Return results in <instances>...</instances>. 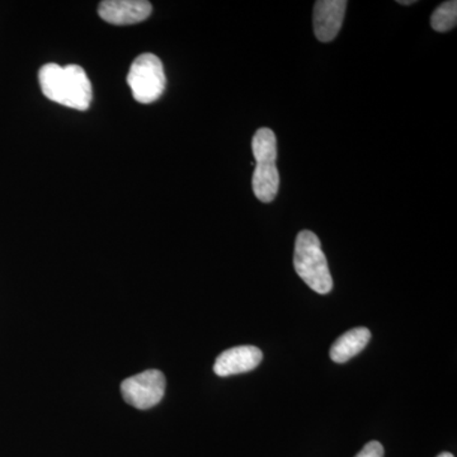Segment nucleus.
Listing matches in <instances>:
<instances>
[{
  "mask_svg": "<svg viewBox=\"0 0 457 457\" xmlns=\"http://www.w3.org/2000/svg\"><path fill=\"white\" fill-rule=\"evenodd\" d=\"M263 360V353L254 345H239L222 352L215 361L213 371L221 378L245 374L257 369Z\"/></svg>",
  "mask_w": 457,
  "mask_h": 457,
  "instance_id": "8",
  "label": "nucleus"
},
{
  "mask_svg": "<svg viewBox=\"0 0 457 457\" xmlns=\"http://www.w3.org/2000/svg\"><path fill=\"white\" fill-rule=\"evenodd\" d=\"M370 339H371V332L368 328H353L333 343L329 352L330 359L336 363L347 362L352 357L357 356L361 351L365 350Z\"/></svg>",
  "mask_w": 457,
  "mask_h": 457,
  "instance_id": "9",
  "label": "nucleus"
},
{
  "mask_svg": "<svg viewBox=\"0 0 457 457\" xmlns=\"http://www.w3.org/2000/svg\"><path fill=\"white\" fill-rule=\"evenodd\" d=\"M252 150L257 165L252 179L255 197L264 204L272 203L278 194L279 173L278 161V139L270 129L262 128L252 140Z\"/></svg>",
  "mask_w": 457,
  "mask_h": 457,
  "instance_id": "3",
  "label": "nucleus"
},
{
  "mask_svg": "<svg viewBox=\"0 0 457 457\" xmlns=\"http://www.w3.org/2000/svg\"><path fill=\"white\" fill-rule=\"evenodd\" d=\"M457 23V2L450 0V2L442 3L433 12L431 17L432 29L437 32H447L455 29Z\"/></svg>",
  "mask_w": 457,
  "mask_h": 457,
  "instance_id": "10",
  "label": "nucleus"
},
{
  "mask_svg": "<svg viewBox=\"0 0 457 457\" xmlns=\"http://www.w3.org/2000/svg\"><path fill=\"white\" fill-rule=\"evenodd\" d=\"M38 82L50 101L78 111L88 110L93 98L92 83L82 66L50 62L38 71Z\"/></svg>",
  "mask_w": 457,
  "mask_h": 457,
  "instance_id": "1",
  "label": "nucleus"
},
{
  "mask_svg": "<svg viewBox=\"0 0 457 457\" xmlns=\"http://www.w3.org/2000/svg\"><path fill=\"white\" fill-rule=\"evenodd\" d=\"M152 9L145 0H104L99 3L98 14L111 25L128 26L145 21Z\"/></svg>",
  "mask_w": 457,
  "mask_h": 457,
  "instance_id": "6",
  "label": "nucleus"
},
{
  "mask_svg": "<svg viewBox=\"0 0 457 457\" xmlns=\"http://www.w3.org/2000/svg\"><path fill=\"white\" fill-rule=\"evenodd\" d=\"M437 457H455V456H453V453H442Z\"/></svg>",
  "mask_w": 457,
  "mask_h": 457,
  "instance_id": "13",
  "label": "nucleus"
},
{
  "mask_svg": "<svg viewBox=\"0 0 457 457\" xmlns=\"http://www.w3.org/2000/svg\"><path fill=\"white\" fill-rule=\"evenodd\" d=\"M294 267L299 278L315 293L327 295L332 291L333 278L326 254L317 234L311 230H303L297 234Z\"/></svg>",
  "mask_w": 457,
  "mask_h": 457,
  "instance_id": "2",
  "label": "nucleus"
},
{
  "mask_svg": "<svg viewBox=\"0 0 457 457\" xmlns=\"http://www.w3.org/2000/svg\"><path fill=\"white\" fill-rule=\"evenodd\" d=\"M135 101L149 104L162 97L167 86L163 64L154 54H141L134 60L128 74Z\"/></svg>",
  "mask_w": 457,
  "mask_h": 457,
  "instance_id": "4",
  "label": "nucleus"
},
{
  "mask_svg": "<svg viewBox=\"0 0 457 457\" xmlns=\"http://www.w3.org/2000/svg\"><path fill=\"white\" fill-rule=\"evenodd\" d=\"M356 457H384V447L380 442L371 441L357 453Z\"/></svg>",
  "mask_w": 457,
  "mask_h": 457,
  "instance_id": "11",
  "label": "nucleus"
},
{
  "mask_svg": "<svg viewBox=\"0 0 457 457\" xmlns=\"http://www.w3.org/2000/svg\"><path fill=\"white\" fill-rule=\"evenodd\" d=\"M399 4H402V5H411V4H414V0H399Z\"/></svg>",
  "mask_w": 457,
  "mask_h": 457,
  "instance_id": "12",
  "label": "nucleus"
},
{
  "mask_svg": "<svg viewBox=\"0 0 457 457\" xmlns=\"http://www.w3.org/2000/svg\"><path fill=\"white\" fill-rule=\"evenodd\" d=\"M165 393V378L159 370H147L126 378L121 384L122 398L131 407L145 411L155 407Z\"/></svg>",
  "mask_w": 457,
  "mask_h": 457,
  "instance_id": "5",
  "label": "nucleus"
},
{
  "mask_svg": "<svg viewBox=\"0 0 457 457\" xmlns=\"http://www.w3.org/2000/svg\"><path fill=\"white\" fill-rule=\"evenodd\" d=\"M347 5L345 0H319L315 3L312 25L319 41L335 40L341 31Z\"/></svg>",
  "mask_w": 457,
  "mask_h": 457,
  "instance_id": "7",
  "label": "nucleus"
}]
</instances>
